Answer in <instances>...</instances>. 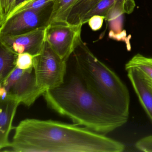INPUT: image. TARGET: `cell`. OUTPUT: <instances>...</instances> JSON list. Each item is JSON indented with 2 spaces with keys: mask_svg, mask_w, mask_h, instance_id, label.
<instances>
[{
  "mask_svg": "<svg viewBox=\"0 0 152 152\" xmlns=\"http://www.w3.org/2000/svg\"><path fill=\"white\" fill-rule=\"evenodd\" d=\"M104 19H105V18L103 16L94 15L90 18L88 23L91 29L96 31L101 29Z\"/></svg>",
  "mask_w": 152,
  "mask_h": 152,
  "instance_id": "cell-20",
  "label": "cell"
},
{
  "mask_svg": "<svg viewBox=\"0 0 152 152\" xmlns=\"http://www.w3.org/2000/svg\"><path fill=\"white\" fill-rule=\"evenodd\" d=\"M16 0H0V26L4 23L15 7Z\"/></svg>",
  "mask_w": 152,
  "mask_h": 152,
  "instance_id": "cell-17",
  "label": "cell"
},
{
  "mask_svg": "<svg viewBox=\"0 0 152 152\" xmlns=\"http://www.w3.org/2000/svg\"><path fill=\"white\" fill-rule=\"evenodd\" d=\"M83 25L55 23L46 26L45 41L62 59L68 61L82 39Z\"/></svg>",
  "mask_w": 152,
  "mask_h": 152,
  "instance_id": "cell-6",
  "label": "cell"
},
{
  "mask_svg": "<svg viewBox=\"0 0 152 152\" xmlns=\"http://www.w3.org/2000/svg\"><path fill=\"white\" fill-rule=\"evenodd\" d=\"M73 54L75 67L89 88L109 105L129 115V93L119 76L99 60L82 39Z\"/></svg>",
  "mask_w": 152,
  "mask_h": 152,
  "instance_id": "cell-3",
  "label": "cell"
},
{
  "mask_svg": "<svg viewBox=\"0 0 152 152\" xmlns=\"http://www.w3.org/2000/svg\"><path fill=\"white\" fill-rule=\"evenodd\" d=\"M19 105L20 104L13 99L6 97L0 99V149H3V151L10 145L9 137L14 129L12 124Z\"/></svg>",
  "mask_w": 152,
  "mask_h": 152,
  "instance_id": "cell-9",
  "label": "cell"
},
{
  "mask_svg": "<svg viewBox=\"0 0 152 152\" xmlns=\"http://www.w3.org/2000/svg\"><path fill=\"white\" fill-rule=\"evenodd\" d=\"M79 1L53 0L52 11L48 24L55 23H67V18L71 10Z\"/></svg>",
  "mask_w": 152,
  "mask_h": 152,
  "instance_id": "cell-11",
  "label": "cell"
},
{
  "mask_svg": "<svg viewBox=\"0 0 152 152\" xmlns=\"http://www.w3.org/2000/svg\"><path fill=\"white\" fill-rule=\"evenodd\" d=\"M130 69H136L143 77L152 81V58L136 54L125 64V70Z\"/></svg>",
  "mask_w": 152,
  "mask_h": 152,
  "instance_id": "cell-14",
  "label": "cell"
},
{
  "mask_svg": "<svg viewBox=\"0 0 152 152\" xmlns=\"http://www.w3.org/2000/svg\"><path fill=\"white\" fill-rule=\"evenodd\" d=\"M53 3L43 9L27 10L18 12L7 19L0 27V34L18 35L47 26L49 23Z\"/></svg>",
  "mask_w": 152,
  "mask_h": 152,
  "instance_id": "cell-7",
  "label": "cell"
},
{
  "mask_svg": "<svg viewBox=\"0 0 152 152\" xmlns=\"http://www.w3.org/2000/svg\"><path fill=\"white\" fill-rule=\"evenodd\" d=\"M123 0H102L96 5L84 17L83 20V25L88 23L91 17L94 15H100L106 18L110 11Z\"/></svg>",
  "mask_w": 152,
  "mask_h": 152,
  "instance_id": "cell-15",
  "label": "cell"
},
{
  "mask_svg": "<svg viewBox=\"0 0 152 152\" xmlns=\"http://www.w3.org/2000/svg\"><path fill=\"white\" fill-rule=\"evenodd\" d=\"M15 129L5 152H122L125 149L121 142L75 124L27 118Z\"/></svg>",
  "mask_w": 152,
  "mask_h": 152,
  "instance_id": "cell-1",
  "label": "cell"
},
{
  "mask_svg": "<svg viewBox=\"0 0 152 152\" xmlns=\"http://www.w3.org/2000/svg\"><path fill=\"white\" fill-rule=\"evenodd\" d=\"M52 3H53V0H32L29 2L22 4L17 7L15 8L12 10L7 19L20 11L27 10H39L43 9L48 7Z\"/></svg>",
  "mask_w": 152,
  "mask_h": 152,
  "instance_id": "cell-16",
  "label": "cell"
},
{
  "mask_svg": "<svg viewBox=\"0 0 152 152\" xmlns=\"http://www.w3.org/2000/svg\"><path fill=\"white\" fill-rule=\"evenodd\" d=\"M43 94L36 84L34 68L23 70L16 67L0 82L1 99H13L28 107Z\"/></svg>",
  "mask_w": 152,
  "mask_h": 152,
  "instance_id": "cell-5",
  "label": "cell"
},
{
  "mask_svg": "<svg viewBox=\"0 0 152 152\" xmlns=\"http://www.w3.org/2000/svg\"><path fill=\"white\" fill-rule=\"evenodd\" d=\"M34 56L28 53L18 54L16 62V67L23 70L34 68Z\"/></svg>",
  "mask_w": 152,
  "mask_h": 152,
  "instance_id": "cell-18",
  "label": "cell"
},
{
  "mask_svg": "<svg viewBox=\"0 0 152 152\" xmlns=\"http://www.w3.org/2000/svg\"><path fill=\"white\" fill-rule=\"evenodd\" d=\"M67 61L58 55L47 42L40 54L34 58L36 84L43 92L62 85L67 71Z\"/></svg>",
  "mask_w": 152,
  "mask_h": 152,
  "instance_id": "cell-4",
  "label": "cell"
},
{
  "mask_svg": "<svg viewBox=\"0 0 152 152\" xmlns=\"http://www.w3.org/2000/svg\"><path fill=\"white\" fill-rule=\"evenodd\" d=\"M48 107L75 124L106 135L124 125L129 115L106 103L87 86L75 67L64 83L42 95Z\"/></svg>",
  "mask_w": 152,
  "mask_h": 152,
  "instance_id": "cell-2",
  "label": "cell"
},
{
  "mask_svg": "<svg viewBox=\"0 0 152 152\" xmlns=\"http://www.w3.org/2000/svg\"><path fill=\"white\" fill-rule=\"evenodd\" d=\"M141 76H142V75H141ZM142 76V77H143V79H144V80L145 81L147 85L148 88L149 89L150 91L152 92V81L151 80H149V79L145 78V77H143V76Z\"/></svg>",
  "mask_w": 152,
  "mask_h": 152,
  "instance_id": "cell-21",
  "label": "cell"
},
{
  "mask_svg": "<svg viewBox=\"0 0 152 152\" xmlns=\"http://www.w3.org/2000/svg\"><path fill=\"white\" fill-rule=\"evenodd\" d=\"M101 1L80 0L71 10L67 18V23L73 25L82 24L84 17Z\"/></svg>",
  "mask_w": 152,
  "mask_h": 152,
  "instance_id": "cell-13",
  "label": "cell"
},
{
  "mask_svg": "<svg viewBox=\"0 0 152 152\" xmlns=\"http://www.w3.org/2000/svg\"><path fill=\"white\" fill-rule=\"evenodd\" d=\"M46 29V26L39 27L18 35L0 34V43L16 54L28 53L36 56L44 46Z\"/></svg>",
  "mask_w": 152,
  "mask_h": 152,
  "instance_id": "cell-8",
  "label": "cell"
},
{
  "mask_svg": "<svg viewBox=\"0 0 152 152\" xmlns=\"http://www.w3.org/2000/svg\"><path fill=\"white\" fill-rule=\"evenodd\" d=\"M30 1V0H16L15 7V8L19 7V6L24 4V3H26V2H27V1Z\"/></svg>",
  "mask_w": 152,
  "mask_h": 152,
  "instance_id": "cell-22",
  "label": "cell"
},
{
  "mask_svg": "<svg viewBox=\"0 0 152 152\" xmlns=\"http://www.w3.org/2000/svg\"><path fill=\"white\" fill-rule=\"evenodd\" d=\"M127 75L135 93L148 116L152 122V92L142 76L136 69L127 71Z\"/></svg>",
  "mask_w": 152,
  "mask_h": 152,
  "instance_id": "cell-10",
  "label": "cell"
},
{
  "mask_svg": "<svg viewBox=\"0 0 152 152\" xmlns=\"http://www.w3.org/2000/svg\"><path fill=\"white\" fill-rule=\"evenodd\" d=\"M138 150L142 152H152V136H148L140 139L135 145Z\"/></svg>",
  "mask_w": 152,
  "mask_h": 152,
  "instance_id": "cell-19",
  "label": "cell"
},
{
  "mask_svg": "<svg viewBox=\"0 0 152 152\" xmlns=\"http://www.w3.org/2000/svg\"><path fill=\"white\" fill-rule=\"evenodd\" d=\"M18 55L0 43V82L7 78L16 67Z\"/></svg>",
  "mask_w": 152,
  "mask_h": 152,
  "instance_id": "cell-12",
  "label": "cell"
}]
</instances>
